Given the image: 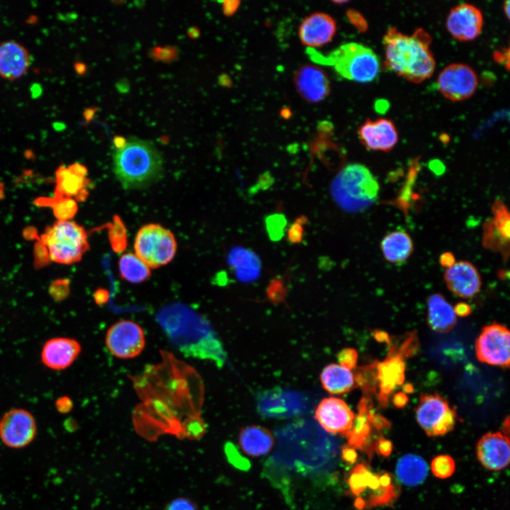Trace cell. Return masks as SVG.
<instances>
[{"label":"cell","mask_w":510,"mask_h":510,"mask_svg":"<svg viewBox=\"0 0 510 510\" xmlns=\"http://www.w3.org/2000/svg\"><path fill=\"white\" fill-rule=\"evenodd\" d=\"M96 111V108H87L84 111V118L85 120L88 123L91 121Z\"/></svg>","instance_id":"6f0895ef"},{"label":"cell","mask_w":510,"mask_h":510,"mask_svg":"<svg viewBox=\"0 0 510 510\" xmlns=\"http://www.w3.org/2000/svg\"><path fill=\"white\" fill-rule=\"evenodd\" d=\"M320 380L323 388L332 395L348 392L356 385L351 370L336 363H330L323 368Z\"/></svg>","instance_id":"83f0119b"},{"label":"cell","mask_w":510,"mask_h":510,"mask_svg":"<svg viewBox=\"0 0 510 510\" xmlns=\"http://www.w3.org/2000/svg\"><path fill=\"white\" fill-rule=\"evenodd\" d=\"M335 21L324 13H314L302 22L299 36L308 47H319L329 42L335 34Z\"/></svg>","instance_id":"cb8c5ba5"},{"label":"cell","mask_w":510,"mask_h":510,"mask_svg":"<svg viewBox=\"0 0 510 510\" xmlns=\"http://www.w3.org/2000/svg\"><path fill=\"white\" fill-rule=\"evenodd\" d=\"M238 441L242 451L252 457L266 455L274 444V438L271 431L257 425L242 428L239 433Z\"/></svg>","instance_id":"484cf974"},{"label":"cell","mask_w":510,"mask_h":510,"mask_svg":"<svg viewBox=\"0 0 510 510\" xmlns=\"http://www.w3.org/2000/svg\"><path fill=\"white\" fill-rule=\"evenodd\" d=\"M74 69L79 74H83L86 72V66L82 62L75 63Z\"/></svg>","instance_id":"91938a15"},{"label":"cell","mask_w":510,"mask_h":510,"mask_svg":"<svg viewBox=\"0 0 510 510\" xmlns=\"http://www.w3.org/2000/svg\"><path fill=\"white\" fill-rule=\"evenodd\" d=\"M380 248L385 259L393 264L404 262L414 249L412 240L404 231H395L387 234L381 242Z\"/></svg>","instance_id":"f1b7e54d"},{"label":"cell","mask_w":510,"mask_h":510,"mask_svg":"<svg viewBox=\"0 0 510 510\" xmlns=\"http://www.w3.org/2000/svg\"><path fill=\"white\" fill-rule=\"evenodd\" d=\"M419 424L429 436L444 435L452 431L456 421L455 409L437 393L420 397L416 409Z\"/></svg>","instance_id":"9c48e42d"},{"label":"cell","mask_w":510,"mask_h":510,"mask_svg":"<svg viewBox=\"0 0 510 510\" xmlns=\"http://www.w3.org/2000/svg\"><path fill=\"white\" fill-rule=\"evenodd\" d=\"M454 310L456 314L465 316L470 313V308L465 303H459L454 307Z\"/></svg>","instance_id":"11a10c76"},{"label":"cell","mask_w":510,"mask_h":510,"mask_svg":"<svg viewBox=\"0 0 510 510\" xmlns=\"http://www.w3.org/2000/svg\"><path fill=\"white\" fill-rule=\"evenodd\" d=\"M85 181L86 178L76 176L68 168L60 166L56 171L55 198H71L75 196L78 200H81L82 195L85 197Z\"/></svg>","instance_id":"4dcf8cb0"},{"label":"cell","mask_w":510,"mask_h":510,"mask_svg":"<svg viewBox=\"0 0 510 510\" xmlns=\"http://www.w3.org/2000/svg\"><path fill=\"white\" fill-rule=\"evenodd\" d=\"M31 64L28 50L15 40L0 44V76L7 80L22 77Z\"/></svg>","instance_id":"44dd1931"},{"label":"cell","mask_w":510,"mask_h":510,"mask_svg":"<svg viewBox=\"0 0 510 510\" xmlns=\"http://www.w3.org/2000/svg\"><path fill=\"white\" fill-rule=\"evenodd\" d=\"M286 222L284 215L280 214H274L266 217V230L273 241H278L281 239Z\"/></svg>","instance_id":"74e56055"},{"label":"cell","mask_w":510,"mask_h":510,"mask_svg":"<svg viewBox=\"0 0 510 510\" xmlns=\"http://www.w3.org/2000/svg\"><path fill=\"white\" fill-rule=\"evenodd\" d=\"M53 128L55 130L61 131L65 128V125L62 123L57 122L53 123Z\"/></svg>","instance_id":"6125c7cd"},{"label":"cell","mask_w":510,"mask_h":510,"mask_svg":"<svg viewBox=\"0 0 510 510\" xmlns=\"http://www.w3.org/2000/svg\"><path fill=\"white\" fill-rule=\"evenodd\" d=\"M127 140L122 136H115L113 138V144L116 150L123 148L127 144Z\"/></svg>","instance_id":"9f6ffc18"},{"label":"cell","mask_w":510,"mask_h":510,"mask_svg":"<svg viewBox=\"0 0 510 510\" xmlns=\"http://www.w3.org/2000/svg\"><path fill=\"white\" fill-rule=\"evenodd\" d=\"M37 424L33 414L23 409H11L0 420V438L11 448L28 446L34 440Z\"/></svg>","instance_id":"4fadbf2b"},{"label":"cell","mask_w":510,"mask_h":510,"mask_svg":"<svg viewBox=\"0 0 510 510\" xmlns=\"http://www.w3.org/2000/svg\"><path fill=\"white\" fill-rule=\"evenodd\" d=\"M198 33H198V30L196 29V28H191L188 30V34H189L192 38H196V37H198Z\"/></svg>","instance_id":"be15d7a7"},{"label":"cell","mask_w":510,"mask_h":510,"mask_svg":"<svg viewBox=\"0 0 510 510\" xmlns=\"http://www.w3.org/2000/svg\"><path fill=\"white\" fill-rule=\"evenodd\" d=\"M158 318L169 339L181 351L223 363L225 354L221 344L204 318L181 305L164 308Z\"/></svg>","instance_id":"7a4b0ae2"},{"label":"cell","mask_w":510,"mask_h":510,"mask_svg":"<svg viewBox=\"0 0 510 510\" xmlns=\"http://www.w3.org/2000/svg\"><path fill=\"white\" fill-rule=\"evenodd\" d=\"M483 16L481 11L470 4H459L450 11L446 19V28L456 40L470 41L481 33Z\"/></svg>","instance_id":"9a60e30c"},{"label":"cell","mask_w":510,"mask_h":510,"mask_svg":"<svg viewBox=\"0 0 510 510\" xmlns=\"http://www.w3.org/2000/svg\"><path fill=\"white\" fill-rule=\"evenodd\" d=\"M283 283L279 279L273 280L268 288V295L272 300H282L284 295Z\"/></svg>","instance_id":"ee69618b"},{"label":"cell","mask_w":510,"mask_h":510,"mask_svg":"<svg viewBox=\"0 0 510 510\" xmlns=\"http://www.w3.org/2000/svg\"><path fill=\"white\" fill-rule=\"evenodd\" d=\"M428 322L430 327L437 332L446 333L450 331L456 323L454 308L443 295L434 294L427 300Z\"/></svg>","instance_id":"4316f807"},{"label":"cell","mask_w":510,"mask_h":510,"mask_svg":"<svg viewBox=\"0 0 510 510\" xmlns=\"http://www.w3.org/2000/svg\"><path fill=\"white\" fill-rule=\"evenodd\" d=\"M337 358L340 366L351 370L356 367L358 354L356 350L346 348L338 353Z\"/></svg>","instance_id":"b9f144b4"},{"label":"cell","mask_w":510,"mask_h":510,"mask_svg":"<svg viewBox=\"0 0 510 510\" xmlns=\"http://www.w3.org/2000/svg\"><path fill=\"white\" fill-rule=\"evenodd\" d=\"M392 450V443L383 438H379L374 447V450L383 456L389 455Z\"/></svg>","instance_id":"bcb514c9"},{"label":"cell","mask_w":510,"mask_h":510,"mask_svg":"<svg viewBox=\"0 0 510 510\" xmlns=\"http://www.w3.org/2000/svg\"><path fill=\"white\" fill-rule=\"evenodd\" d=\"M164 362L147 370L133 380L144 404L134 412L135 421L147 435L157 438L170 434L183 439L181 416L200 415L203 404V385L199 375L169 353H163Z\"/></svg>","instance_id":"6da1fadb"},{"label":"cell","mask_w":510,"mask_h":510,"mask_svg":"<svg viewBox=\"0 0 510 510\" xmlns=\"http://www.w3.org/2000/svg\"><path fill=\"white\" fill-rule=\"evenodd\" d=\"M310 59L322 65L332 66L342 77L361 83L374 80L380 71V61L370 47L356 42L339 46L324 55L312 47L306 49Z\"/></svg>","instance_id":"8992f818"},{"label":"cell","mask_w":510,"mask_h":510,"mask_svg":"<svg viewBox=\"0 0 510 510\" xmlns=\"http://www.w3.org/2000/svg\"><path fill=\"white\" fill-rule=\"evenodd\" d=\"M398 487L387 473H373L363 494L356 499L358 509L386 505L392 503L398 496Z\"/></svg>","instance_id":"603a6c76"},{"label":"cell","mask_w":510,"mask_h":510,"mask_svg":"<svg viewBox=\"0 0 510 510\" xmlns=\"http://www.w3.org/2000/svg\"><path fill=\"white\" fill-rule=\"evenodd\" d=\"M55 407L60 413L67 414L73 408V402L67 396L60 397L56 400Z\"/></svg>","instance_id":"7dc6e473"},{"label":"cell","mask_w":510,"mask_h":510,"mask_svg":"<svg viewBox=\"0 0 510 510\" xmlns=\"http://www.w3.org/2000/svg\"><path fill=\"white\" fill-rule=\"evenodd\" d=\"M31 94L33 98L38 97L42 93L41 86L39 84H33L30 89Z\"/></svg>","instance_id":"680465c9"},{"label":"cell","mask_w":510,"mask_h":510,"mask_svg":"<svg viewBox=\"0 0 510 510\" xmlns=\"http://www.w3.org/2000/svg\"><path fill=\"white\" fill-rule=\"evenodd\" d=\"M454 460L449 455H440L434 458L431 464L432 472L439 478H447L453 475L455 470Z\"/></svg>","instance_id":"8d00e7d4"},{"label":"cell","mask_w":510,"mask_h":510,"mask_svg":"<svg viewBox=\"0 0 510 510\" xmlns=\"http://www.w3.org/2000/svg\"><path fill=\"white\" fill-rule=\"evenodd\" d=\"M314 418L327 432L341 434L351 429L355 416L343 400L327 397L317 405Z\"/></svg>","instance_id":"2e32d148"},{"label":"cell","mask_w":510,"mask_h":510,"mask_svg":"<svg viewBox=\"0 0 510 510\" xmlns=\"http://www.w3.org/2000/svg\"><path fill=\"white\" fill-rule=\"evenodd\" d=\"M223 10L226 15H232L237 8L239 1H227L223 2Z\"/></svg>","instance_id":"f5cc1de1"},{"label":"cell","mask_w":510,"mask_h":510,"mask_svg":"<svg viewBox=\"0 0 510 510\" xmlns=\"http://www.w3.org/2000/svg\"><path fill=\"white\" fill-rule=\"evenodd\" d=\"M386 69L407 81L419 84L432 76L435 60L430 49L431 37L421 28L412 35L390 28L382 38Z\"/></svg>","instance_id":"3957f363"},{"label":"cell","mask_w":510,"mask_h":510,"mask_svg":"<svg viewBox=\"0 0 510 510\" xmlns=\"http://www.w3.org/2000/svg\"><path fill=\"white\" fill-rule=\"evenodd\" d=\"M49 259V254L46 246L41 242L37 243L35 246V266H39L38 267L42 266L47 264Z\"/></svg>","instance_id":"7bdbcfd3"},{"label":"cell","mask_w":510,"mask_h":510,"mask_svg":"<svg viewBox=\"0 0 510 510\" xmlns=\"http://www.w3.org/2000/svg\"><path fill=\"white\" fill-rule=\"evenodd\" d=\"M494 60L503 64L508 70L509 68V49H503L502 50H498L494 53Z\"/></svg>","instance_id":"c3c4849f"},{"label":"cell","mask_w":510,"mask_h":510,"mask_svg":"<svg viewBox=\"0 0 510 510\" xmlns=\"http://www.w3.org/2000/svg\"><path fill=\"white\" fill-rule=\"evenodd\" d=\"M362 144L368 149L383 152L390 151L397 143L398 132L392 120L368 118L358 129Z\"/></svg>","instance_id":"e0dca14e"},{"label":"cell","mask_w":510,"mask_h":510,"mask_svg":"<svg viewBox=\"0 0 510 510\" xmlns=\"http://www.w3.org/2000/svg\"><path fill=\"white\" fill-rule=\"evenodd\" d=\"M136 255L149 268H157L169 263L175 256L177 244L173 233L159 224H148L137 233Z\"/></svg>","instance_id":"ba28073f"},{"label":"cell","mask_w":510,"mask_h":510,"mask_svg":"<svg viewBox=\"0 0 510 510\" xmlns=\"http://www.w3.org/2000/svg\"><path fill=\"white\" fill-rule=\"evenodd\" d=\"M440 262L442 266L448 268L455 263V259L452 254L446 252L441 256Z\"/></svg>","instance_id":"db71d44e"},{"label":"cell","mask_w":510,"mask_h":510,"mask_svg":"<svg viewBox=\"0 0 510 510\" xmlns=\"http://www.w3.org/2000/svg\"><path fill=\"white\" fill-rule=\"evenodd\" d=\"M437 85L442 95L451 101L470 98L478 86V78L473 69L465 64L453 63L439 74Z\"/></svg>","instance_id":"7c38bea8"},{"label":"cell","mask_w":510,"mask_h":510,"mask_svg":"<svg viewBox=\"0 0 510 510\" xmlns=\"http://www.w3.org/2000/svg\"><path fill=\"white\" fill-rule=\"evenodd\" d=\"M503 8H504V13H505V14H506V18L509 19V12H510V10H509V0L506 1L504 3Z\"/></svg>","instance_id":"94428289"},{"label":"cell","mask_w":510,"mask_h":510,"mask_svg":"<svg viewBox=\"0 0 510 510\" xmlns=\"http://www.w3.org/2000/svg\"><path fill=\"white\" fill-rule=\"evenodd\" d=\"M227 260L240 281L249 283L259 277L261 269V259L251 249L242 246L234 247L230 250Z\"/></svg>","instance_id":"d4e9b609"},{"label":"cell","mask_w":510,"mask_h":510,"mask_svg":"<svg viewBox=\"0 0 510 510\" xmlns=\"http://www.w3.org/2000/svg\"><path fill=\"white\" fill-rule=\"evenodd\" d=\"M379 183L364 165L349 164L334 177L330 193L335 203L344 211L352 213L368 209L378 199Z\"/></svg>","instance_id":"5b68a950"},{"label":"cell","mask_w":510,"mask_h":510,"mask_svg":"<svg viewBox=\"0 0 510 510\" xmlns=\"http://www.w3.org/2000/svg\"><path fill=\"white\" fill-rule=\"evenodd\" d=\"M70 283L67 278L57 279L53 281L49 287V293L55 301L65 300L70 292Z\"/></svg>","instance_id":"f35d334b"},{"label":"cell","mask_w":510,"mask_h":510,"mask_svg":"<svg viewBox=\"0 0 510 510\" xmlns=\"http://www.w3.org/2000/svg\"><path fill=\"white\" fill-rule=\"evenodd\" d=\"M378 378L382 392L387 393L397 384L402 382L403 375L402 363L392 358L379 366Z\"/></svg>","instance_id":"d6a6232c"},{"label":"cell","mask_w":510,"mask_h":510,"mask_svg":"<svg viewBox=\"0 0 510 510\" xmlns=\"http://www.w3.org/2000/svg\"><path fill=\"white\" fill-rule=\"evenodd\" d=\"M120 277L131 283H140L147 280L151 272L149 267L136 254L127 253L119 260Z\"/></svg>","instance_id":"1f68e13d"},{"label":"cell","mask_w":510,"mask_h":510,"mask_svg":"<svg viewBox=\"0 0 510 510\" xmlns=\"http://www.w3.org/2000/svg\"><path fill=\"white\" fill-rule=\"evenodd\" d=\"M342 457L346 462L353 463L357 458V453L354 448L348 446L343 449Z\"/></svg>","instance_id":"f907efd6"},{"label":"cell","mask_w":510,"mask_h":510,"mask_svg":"<svg viewBox=\"0 0 510 510\" xmlns=\"http://www.w3.org/2000/svg\"><path fill=\"white\" fill-rule=\"evenodd\" d=\"M40 205H50L53 209L54 215L60 221L69 220L78 209L75 200L67 197L55 198Z\"/></svg>","instance_id":"836d02e7"},{"label":"cell","mask_w":510,"mask_h":510,"mask_svg":"<svg viewBox=\"0 0 510 510\" xmlns=\"http://www.w3.org/2000/svg\"><path fill=\"white\" fill-rule=\"evenodd\" d=\"M347 16L351 23L359 30L364 32L367 30V23L361 13L353 10H348L347 12Z\"/></svg>","instance_id":"f6af8a7d"},{"label":"cell","mask_w":510,"mask_h":510,"mask_svg":"<svg viewBox=\"0 0 510 510\" xmlns=\"http://www.w3.org/2000/svg\"><path fill=\"white\" fill-rule=\"evenodd\" d=\"M181 431L183 438L198 440L205 435L206 424L200 415L189 416L182 421Z\"/></svg>","instance_id":"d590c367"},{"label":"cell","mask_w":510,"mask_h":510,"mask_svg":"<svg viewBox=\"0 0 510 510\" xmlns=\"http://www.w3.org/2000/svg\"><path fill=\"white\" fill-rule=\"evenodd\" d=\"M109 351L115 357L132 358L141 353L145 346L142 328L136 322L123 319L112 324L105 338Z\"/></svg>","instance_id":"30bf717a"},{"label":"cell","mask_w":510,"mask_h":510,"mask_svg":"<svg viewBox=\"0 0 510 510\" xmlns=\"http://www.w3.org/2000/svg\"><path fill=\"white\" fill-rule=\"evenodd\" d=\"M444 279L448 289L457 296L468 298L476 295L481 288V278L470 262L460 261L448 267Z\"/></svg>","instance_id":"ac0fdd59"},{"label":"cell","mask_w":510,"mask_h":510,"mask_svg":"<svg viewBox=\"0 0 510 510\" xmlns=\"http://www.w3.org/2000/svg\"><path fill=\"white\" fill-rule=\"evenodd\" d=\"M164 510H198V507L193 500L181 497L171 500Z\"/></svg>","instance_id":"60d3db41"},{"label":"cell","mask_w":510,"mask_h":510,"mask_svg":"<svg viewBox=\"0 0 510 510\" xmlns=\"http://www.w3.org/2000/svg\"><path fill=\"white\" fill-rule=\"evenodd\" d=\"M480 463L490 470H500L509 463V440L501 432L484 434L476 446Z\"/></svg>","instance_id":"d6986e66"},{"label":"cell","mask_w":510,"mask_h":510,"mask_svg":"<svg viewBox=\"0 0 510 510\" xmlns=\"http://www.w3.org/2000/svg\"><path fill=\"white\" fill-rule=\"evenodd\" d=\"M387 425L384 419L372 414L368 409V404L363 398L358 404V414L354 418L349 430L341 434L344 436L349 447L363 450L371 458L375 447V442L371 437L372 428H385Z\"/></svg>","instance_id":"5bb4252c"},{"label":"cell","mask_w":510,"mask_h":510,"mask_svg":"<svg viewBox=\"0 0 510 510\" xmlns=\"http://www.w3.org/2000/svg\"><path fill=\"white\" fill-rule=\"evenodd\" d=\"M397 478L410 487L422 483L426 477L428 467L423 458L414 454L402 456L396 468Z\"/></svg>","instance_id":"f546056e"},{"label":"cell","mask_w":510,"mask_h":510,"mask_svg":"<svg viewBox=\"0 0 510 510\" xmlns=\"http://www.w3.org/2000/svg\"><path fill=\"white\" fill-rule=\"evenodd\" d=\"M52 261L63 264L79 261L89 249L83 227L71 220H58L41 235Z\"/></svg>","instance_id":"52a82bcc"},{"label":"cell","mask_w":510,"mask_h":510,"mask_svg":"<svg viewBox=\"0 0 510 510\" xmlns=\"http://www.w3.org/2000/svg\"><path fill=\"white\" fill-rule=\"evenodd\" d=\"M295 87L306 101L319 102L329 93V83L324 72L313 65L300 67L295 74Z\"/></svg>","instance_id":"7402d4cb"},{"label":"cell","mask_w":510,"mask_h":510,"mask_svg":"<svg viewBox=\"0 0 510 510\" xmlns=\"http://www.w3.org/2000/svg\"><path fill=\"white\" fill-rule=\"evenodd\" d=\"M69 170L73 174L81 178H86L87 174L86 168L81 164L74 163L68 167Z\"/></svg>","instance_id":"816d5d0a"},{"label":"cell","mask_w":510,"mask_h":510,"mask_svg":"<svg viewBox=\"0 0 510 510\" xmlns=\"http://www.w3.org/2000/svg\"><path fill=\"white\" fill-rule=\"evenodd\" d=\"M510 336L503 325L484 327L475 342L477 359L482 363L502 367L509 366Z\"/></svg>","instance_id":"8fae6325"},{"label":"cell","mask_w":510,"mask_h":510,"mask_svg":"<svg viewBox=\"0 0 510 510\" xmlns=\"http://www.w3.org/2000/svg\"><path fill=\"white\" fill-rule=\"evenodd\" d=\"M494 217L492 225L507 242L509 240V214L505 205L502 200L494 202L492 207Z\"/></svg>","instance_id":"e575fe53"},{"label":"cell","mask_w":510,"mask_h":510,"mask_svg":"<svg viewBox=\"0 0 510 510\" xmlns=\"http://www.w3.org/2000/svg\"><path fill=\"white\" fill-rule=\"evenodd\" d=\"M114 172L125 188L147 186L163 173V159L150 142L132 138L115 152Z\"/></svg>","instance_id":"277c9868"},{"label":"cell","mask_w":510,"mask_h":510,"mask_svg":"<svg viewBox=\"0 0 510 510\" xmlns=\"http://www.w3.org/2000/svg\"><path fill=\"white\" fill-rule=\"evenodd\" d=\"M307 222V218L304 215L300 216L295 220L288 230L287 239L289 242L299 244L302 241L304 226Z\"/></svg>","instance_id":"ab89813d"},{"label":"cell","mask_w":510,"mask_h":510,"mask_svg":"<svg viewBox=\"0 0 510 510\" xmlns=\"http://www.w3.org/2000/svg\"><path fill=\"white\" fill-rule=\"evenodd\" d=\"M108 292L105 289H98L94 292V301L99 306L105 305L108 302Z\"/></svg>","instance_id":"681fc988"},{"label":"cell","mask_w":510,"mask_h":510,"mask_svg":"<svg viewBox=\"0 0 510 510\" xmlns=\"http://www.w3.org/2000/svg\"><path fill=\"white\" fill-rule=\"evenodd\" d=\"M81 346L76 339L69 337H55L49 339L43 346L41 360L47 368L60 370L69 367L76 359Z\"/></svg>","instance_id":"ffe728a7"}]
</instances>
